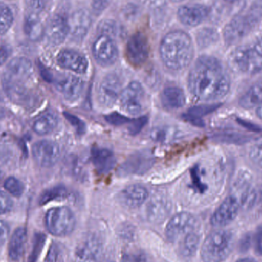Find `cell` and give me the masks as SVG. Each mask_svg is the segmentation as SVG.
Wrapping results in <instances>:
<instances>
[{
  "label": "cell",
  "mask_w": 262,
  "mask_h": 262,
  "mask_svg": "<svg viewBox=\"0 0 262 262\" xmlns=\"http://www.w3.org/2000/svg\"><path fill=\"white\" fill-rule=\"evenodd\" d=\"M191 94L202 101H218L231 89V80L222 63L211 56H202L191 69L188 80Z\"/></svg>",
  "instance_id": "obj_1"
},
{
  "label": "cell",
  "mask_w": 262,
  "mask_h": 262,
  "mask_svg": "<svg viewBox=\"0 0 262 262\" xmlns=\"http://www.w3.org/2000/svg\"><path fill=\"white\" fill-rule=\"evenodd\" d=\"M162 61L171 70L187 67L194 55L192 39L186 32L176 30L169 32L162 40L160 48Z\"/></svg>",
  "instance_id": "obj_2"
},
{
  "label": "cell",
  "mask_w": 262,
  "mask_h": 262,
  "mask_svg": "<svg viewBox=\"0 0 262 262\" xmlns=\"http://www.w3.org/2000/svg\"><path fill=\"white\" fill-rule=\"evenodd\" d=\"M229 66L238 73L256 74L262 70V37L250 46H240L231 52Z\"/></svg>",
  "instance_id": "obj_3"
},
{
  "label": "cell",
  "mask_w": 262,
  "mask_h": 262,
  "mask_svg": "<svg viewBox=\"0 0 262 262\" xmlns=\"http://www.w3.org/2000/svg\"><path fill=\"white\" fill-rule=\"evenodd\" d=\"M233 249V237L226 230L211 232L201 248V258L204 262H223Z\"/></svg>",
  "instance_id": "obj_4"
},
{
  "label": "cell",
  "mask_w": 262,
  "mask_h": 262,
  "mask_svg": "<svg viewBox=\"0 0 262 262\" xmlns=\"http://www.w3.org/2000/svg\"><path fill=\"white\" fill-rule=\"evenodd\" d=\"M76 219L72 211L66 206L52 208L46 215L48 231L55 236L70 235L75 228Z\"/></svg>",
  "instance_id": "obj_5"
},
{
  "label": "cell",
  "mask_w": 262,
  "mask_h": 262,
  "mask_svg": "<svg viewBox=\"0 0 262 262\" xmlns=\"http://www.w3.org/2000/svg\"><path fill=\"white\" fill-rule=\"evenodd\" d=\"M146 92L138 81H132L121 92V108L132 115L141 114L147 106Z\"/></svg>",
  "instance_id": "obj_6"
},
{
  "label": "cell",
  "mask_w": 262,
  "mask_h": 262,
  "mask_svg": "<svg viewBox=\"0 0 262 262\" xmlns=\"http://www.w3.org/2000/svg\"><path fill=\"white\" fill-rule=\"evenodd\" d=\"M196 226V220L192 214L183 212L176 214L169 220L165 229L166 238L176 242L186 234L193 232Z\"/></svg>",
  "instance_id": "obj_7"
},
{
  "label": "cell",
  "mask_w": 262,
  "mask_h": 262,
  "mask_svg": "<svg viewBox=\"0 0 262 262\" xmlns=\"http://www.w3.org/2000/svg\"><path fill=\"white\" fill-rule=\"evenodd\" d=\"M32 156L41 167H51L59 160L61 149L58 143L52 140H40L32 146Z\"/></svg>",
  "instance_id": "obj_8"
},
{
  "label": "cell",
  "mask_w": 262,
  "mask_h": 262,
  "mask_svg": "<svg viewBox=\"0 0 262 262\" xmlns=\"http://www.w3.org/2000/svg\"><path fill=\"white\" fill-rule=\"evenodd\" d=\"M93 55L101 66H109L116 62L118 49L113 38L105 35H100L93 45Z\"/></svg>",
  "instance_id": "obj_9"
},
{
  "label": "cell",
  "mask_w": 262,
  "mask_h": 262,
  "mask_svg": "<svg viewBox=\"0 0 262 262\" xmlns=\"http://www.w3.org/2000/svg\"><path fill=\"white\" fill-rule=\"evenodd\" d=\"M121 78L115 74L107 75L101 81L98 91V101L101 105L110 107L121 96L123 90Z\"/></svg>",
  "instance_id": "obj_10"
},
{
  "label": "cell",
  "mask_w": 262,
  "mask_h": 262,
  "mask_svg": "<svg viewBox=\"0 0 262 262\" xmlns=\"http://www.w3.org/2000/svg\"><path fill=\"white\" fill-rule=\"evenodd\" d=\"M149 46L147 38L141 32L134 34L129 38L126 47V55L132 66L138 67L147 60Z\"/></svg>",
  "instance_id": "obj_11"
},
{
  "label": "cell",
  "mask_w": 262,
  "mask_h": 262,
  "mask_svg": "<svg viewBox=\"0 0 262 262\" xmlns=\"http://www.w3.org/2000/svg\"><path fill=\"white\" fill-rule=\"evenodd\" d=\"M102 251L101 238L95 235H89L77 246L75 260L76 262H98Z\"/></svg>",
  "instance_id": "obj_12"
},
{
  "label": "cell",
  "mask_w": 262,
  "mask_h": 262,
  "mask_svg": "<svg viewBox=\"0 0 262 262\" xmlns=\"http://www.w3.org/2000/svg\"><path fill=\"white\" fill-rule=\"evenodd\" d=\"M154 163V157L149 151H141L130 156L120 168L121 175H142Z\"/></svg>",
  "instance_id": "obj_13"
},
{
  "label": "cell",
  "mask_w": 262,
  "mask_h": 262,
  "mask_svg": "<svg viewBox=\"0 0 262 262\" xmlns=\"http://www.w3.org/2000/svg\"><path fill=\"white\" fill-rule=\"evenodd\" d=\"M239 207V203L235 196H228L211 217V224L218 228L230 224L238 215Z\"/></svg>",
  "instance_id": "obj_14"
},
{
  "label": "cell",
  "mask_w": 262,
  "mask_h": 262,
  "mask_svg": "<svg viewBox=\"0 0 262 262\" xmlns=\"http://www.w3.org/2000/svg\"><path fill=\"white\" fill-rule=\"evenodd\" d=\"M3 86L8 98L16 104L32 106L35 103V97L25 83L16 82L3 78Z\"/></svg>",
  "instance_id": "obj_15"
},
{
  "label": "cell",
  "mask_w": 262,
  "mask_h": 262,
  "mask_svg": "<svg viewBox=\"0 0 262 262\" xmlns=\"http://www.w3.org/2000/svg\"><path fill=\"white\" fill-rule=\"evenodd\" d=\"M172 204L167 197L155 195L146 206V218L150 223L159 224L164 221L170 213Z\"/></svg>",
  "instance_id": "obj_16"
},
{
  "label": "cell",
  "mask_w": 262,
  "mask_h": 262,
  "mask_svg": "<svg viewBox=\"0 0 262 262\" xmlns=\"http://www.w3.org/2000/svg\"><path fill=\"white\" fill-rule=\"evenodd\" d=\"M57 62L62 69L72 71L78 74H84L89 68L87 58L77 51L64 49L57 57Z\"/></svg>",
  "instance_id": "obj_17"
},
{
  "label": "cell",
  "mask_w": 262,
  "mask_h": 262,
  "mask_svg": "<svg viewBox=\"0 0 262 262\" xmlns=\"http://www.w3.org/2000/svg\"><path fill=\"white\" fill-rule=\"evenodd\" d=\"M32 74L33 66L32 62L28 58L19 57L13 58L9 63L3 78L16 82L26 83L31 78Z\"/></svg>",
  "instance_id": "obj_18"
},
{
  "label": "cell",
  "mask_w": 262,
  "mask_h": 262,
  "mask_svg": "<svg viewBox=\"0 0 262 262\" xmlns=\"http://www.w3.org/2000/svg\"><path fill=\"white\" fill-rule=\"evenodd\" d=\"M69 32L67 20L61 15H55L48 21L45 28L44 35L49 44L58 46L64 41Z\"/></svg>",
  "instance_id": "obj_19"
},
{
  "label": "cell",
  "mask_w": 262,
  "mask_h": 262,
  "mask_svg": "<svg viewBox=\"0 0 262 262\" xmlns=\"http://www.w3.org/2000/svg\"><path fill=\"white\" fill-rule=\"evenodd\" d=\"M57 90L69 101L78 99L84 90V83L73 75H64L55 81Z\"/></svg>",
  "instance_id": "obj_20"
},
{
  "label": "cell",
  "mask_w": 262,
  "mask_h": 262,
  "mask_svg": "<svg viewBox=\"0 0 262 262\" xmlns=\"http://www.w3.org/2000/svg\"><path fill=\"white\" fill-rule=\"evenodd\" d=\"M69 32L75 41H81L87 35L92 18L90 13L85 9H79L72 14L69 23Z\"/></svg>",
  "instance_id": "obj_21"
},
{
  "label": "cell",
  "mask_w": 262,
  "mask_h": 262,
  "mask_svg": "<svg viewBox=\"0 0 262 262\" xmlns=\"http://www.w3.org/2000/svg\"><path fill=\"white\" fill-rule=\"evenodd\" d=\"M209 13V9L207 6L195 4L181 6L179 9L177 15L183 24L188 26H196L207 18Z\"/></svg>",
  "instance_id": "obj_22"
},
{
  "label": "cell",
  "mask_w": 262,
  "mask_h": 262,
  "mask_svg": "<svg viewBox=\"0 0 262 262\" xmlns=\"http://www.w3.org/2000/svg\"><path fill=\"white\" fill-rule=\"evenodd\" d=\"M250 29L251 23L247 18L243 16L235 17L225 29V41L227 44H234L248 34Z\"/></svg>",
  "instance_id": "obj_23"
},
{
  "label": "cell",
  "mask_w": 262,
  "mask_h": 262,
  "mask_svg": "<svg viewBox=\"0 0 262 262\" xmlns=\"http://www.w3.org/2000/svg\"><path fill=\"white\" fill-rule=\"evenodd\" d=\"M149 196L147 189L140 185L127 186L121 193V200L127 207L130 209L140 207Z\"/></svg>",
  "instance_id": "obj_24"
},
{
  "label": "cell",
  "mask_w": 262,
  "mask_h": 262,
  "mask_svg": "<svg viewBox=\"0 0 262 262\" xmlns=\"http://www.w3.org/2000/svg\"><path fill=\"white\" fill-rule=\"evenodd\" d=\"M92 160L95 167L100 173L110 172L116 163L113 152L103 148L95 147L92 149Z\"/></svg>",
  "instance_id": "obj_25"
},
{
  "label": "cell",
  "mask_w": 262,
  "mask_h": 262,
  "mask_svg": "<svg viewBox=\"0 0 262 262\" xmlns=\"http://www.w3.org/2000/svg\"><path fill=\"white\" fill-rule=\"evenodd\" d=\"M58 124V118L55 112L48 111L38 115L33 124L32 129L35 134L44 136L51 134Z\"/></svg>",
  "instance_id": "obj_26"
},
{
  "label": "cell",
  "mask_w": 262,
  "mask_h": 262,
  "mask_svg": "<svg viewBox=\"0 0 262 262\" xmlns=\"http://www.w3.org/2000/svg\"><path fill=\"white\" fill-rule=\"evenodd\" d=\"M26 239H27V232L25 228L20 227L15 229L9 244V255L11 260L13 261H18L23 258L25 247H26Z\"/></svg>",
  "instance_id": "obj_27"
},
{
  "label": "cell",
  "mask_w": 262,
  "mask_h": 262,
  "mask_svg": "<svg viewBox=\"0 0 262 262\" xmlns=\"http://www.w3.org/2000/svg\"><path fill=\"white\" fill-rule=\"evenodd\" d=\"M161 101L165 107L169 110H175L185 105L186 96L180 88L168 87L162 93Z\"/></svg>",
  "instance_id": "obj_28"
},
{
  "label": "cell",
  "mask_w": 262,
  "mask_h": 262,
  "mask_svg": "<svg viewBox=\"0 0 262 262\" xmlns=\"http://www.w3.org/2000/svg\"><path fill=\"white\" fill-rule=\"evenodd\" d=\"M24 31L26 35L32 41H37L41 39L44 35L45 28L37 14L31 12L26 16L24 23Z\"/></svg>",
  "instance_id": "obj_29"
},
{
  "label": "cell",
  "mask_w": 262,
  "mask_h": 262,
  "mask_svg": "<svg viewBox=\"0 0 262 262\" xmlns=\"http://www.w3.org/2000/svg\"><path fill=\"white\" fill-rule=\"evenodd\" d=\"M240 105L243 108L249 109L258 107L262 104V82L254 84L242 97Z\"/></svg>",
  "instance_id": "obj_30"
},
{
  "label": "cell",
  "mask_w": 262,
  "mask_h": 262,
  "mask_svg": "<svg viewBox=\"0 0 262 262\" xmlns=\"http://www.w3.org/2000/svg\"><path fill=\"white\" fill-rule=\"evenodd\" d=\"M200 244V236L195 232H191L186 234L180 246V252L183 257H192L198 249Z\"/></svg>",
  "instance_id": "obj_31"
},
{
  "label": "cell",
  "mask_w": 262,
  "mask_h": 262,
  "mask_svg": "<svg viewBox=\"0 0 262 262\" xmlns=\"http://www.w3.org/2000/svg\"><path fill=\"white\" fill-rule=\"evenodd\" d=\"M180 132L173 127H160L154 129L150 137L154 141L159 143H169L179 137Z\"/></svg>",
  "instance_id": "obj_32"
},
{
  "label": "cell",
  "mask_w": 262,
  "mask_h": 262,
  "mask_svg": "<svg viewBox=\"0 0 262 262\" xmlns=\"http://www.w3.org/2000/svg\"><path fill=\"white\" fill-rule=\"evenodd\" d=\"M68 195V191L64 186H58L51 188L48 190L45 191L40 197L39 203L45 205L53 200H59V199L66 198Z\"/></svg>",
  "instance_id": "obj_33"
},
{
  "label": "cell",
  "mask_w": 262,
  "mask_h": 262,
  "mask_svg": "<svg viewBox=\"0 0 262 262\" xmlns=\"http://www.w3.org/2000/svg\"><path fill=\"white\" fill-rule=\"evenodd\" d=\"M13 23V15L11 9L0 2V35L9 31Z\"/></svg>",
  "instance_id": "obj_34"
},
{
  "label": "cell",
  "mask_w": 262,
  "mask_h": 262,
  "mask_svg": "<svg viewBox=\"0 0 262 262\" xmlns=\"http://www.w3.org/2000/svg\"><path fill=\"white\" fill-rule=\"evenodd\" d=\"M98 31L101 35H105L113 38L121 35V29L119 25L113 20H104L100 23Z\"/></svg>",
  "instance_id": "obj_35"
},
{
  "label": "cell",
  "mask_w": 262,
  "mask_h": 262,
  "mask_svg": "<svg viewBox=\"0 0 262 262\" xmlns=\"http://www.w3.org/2000/svg\"><path fill=\"white\" fill-rule=\"evenodd\" d=\"M218 39V33L215 29H203L197 35V41L200 47H207L215 43Z\"/></svg>",
  "instance_id": "obj_36"
},
{
  "label": "cell",
  "mask_w": 262,
  "mask_h": 262,
  "mask_svg": "<svg viewBox=\"0 0 262 262\" xmlns=\"http://www.w3.org/2000/svg\"><path fill=\"white\" fill-rule=\"evenodd\" d=\"M121 262H150L146 252L137 249L126 250L121 255Z\"/></svg>",
  "instance_id": "obj_37"
},
{
  "label": "cell",
  "mask_w": 262,
  "mask_h": 262,
  "mask_svg": "<svg viewBox=\"0 0 262 262\" xmlns=\"http://www.w3.org/2000/svg\"><path fill=\"white\" fill-rule=\"evenodd\" d=\"M46 235L44 234L36 233L34 236L32 243V252L29 255V262H36L41 254V250L46 243Z\"/></svg>",
  "instance_id": "obj_38"
},
{
  "label": "cell",
  "mask_w": 262,
  "mask_h": 262,
  "mask_svg": "<svg viewBox=\"0 0 262 262\" xmlns=\"http://www.w3.org/2000/svg\"><path fill=\"white\" fill-rule=\"evenodd\" d=\"M4 187L9 193L15 197L21 196L25 190L23 183L19 180L13 177L6 179L4 183Z\"/></svg>",
  "instance_id": "obj_39"
},
{
  "label": "cell",
  "mask_w": 262,
  "mask_h": 262,
  "mask_svg": "<svg viewBox=\"0 0 262 262\" xmlns=\"http://www.w3.org/2000/svg\"><path fill=\"white\" fill-rule=\"evenodd\" d=\"M249 157L256 166L262 168V137L251 146Z\"/></svg>",
  "instance_id": "obj_40"
},
{
  "label": "cell",
  "mask_w": 262,
  "mask_h": 262,
  "mask_svg": "<svg viewBox=\"0 0 262 262\" xmlns=\"http://www.w3.org/2000/svg\"><path fill=\"white\" fill-rule=\"evenodd\" d=\"M45 262H64V254L58 244L53 243L51 246Z\"/></svg>",
  "instance_id": "obj_41"
},
{
  "label": "cell",
  "mask_w": 262,
  "mask_h": 262,
  "mask_svg": "<svg viewBox=\"0 0 262 262\" xmlns=\"http://www.w3.org/2000/svg\"><path fill=\"white\" fill-rule=\"evenodd\" d=\"M47 3L48 0H26V3L31 12L37 15L46 9Z\"/></svg>",
  "instance_id": "obj_42"
},
{
  "label": "cell",
  "mask_w": 262,
  "mask_h": 262,
  "mask_svg": "<svg viewBox=\"0 0 262 262\" xmlns=\"http://www.w3.org/2000/svg\"><path fill=\"white\" fill-rule=\"evenodd\" d=\"M106 121L109 123V124H113V125L118 126L122 125V124H127V123L130 122V119L127 118V117L124 116V115H121V114L113 113L111 115L106 116Z\"/></svg>",
  "instance_id": "obj_43"
},
{
  "label": "cell",
  "mask_w": 262,
  "mask_h": 262,
  "mask_svg": "<svg viewBox=\"0 0 262 262\" xmlns=\"http://www.w3.org/2000/svg\"><path fill=\"white\" fill-rule=\"evenodd\" d=\"M12 208V201L10 197L0 191V215L9 212Z\"/></svg>",
  "instance_id": "obj_44"
},
{
  "label": "cell",
  "mask_w": 262,
  "mask_h": 262,
  "mask_svg": "<svg viewBox=\"0 0 262 262\" xmlns=\"http://www.w3.org/2000/svg\"><path fill=\"white\" fill-rule=\"evenodd\" d=\"M64 115H66L68 121L75 127V129H76V130L78 131V133L82 134V133L84 132L85 126H84V124L83 123L82 121H81V120L77 118V117L71 115V114L66 113Z\"/></svg>",
  "instance_id": "obj_45"
},
{
  "label": "cell",
  "mask_w": 262,
  "mask_h": 262,
  "mask_svg": "<svg viewBox=\"0 0 262 262\" xmlns=\"http://www.w3.org/2000/svg\"><path fill=\"white\" fill-rule=\"evenodd\" d=\"M12 49L9 45L0 43V66L4 64L12 54Z\"/></svg>",
  "instance_id": "obj_46"
},
{
  "label": "cell",
  "mask_w": 262,
  "mask_h": 262,
  "mask_svg": "<svg viewBox=\"0 0 262 262\" xmlns=\"http://www.w3.org/2000/svg\"><path fill=\"white\" fill-rule=\"evenodd\" d=\"M255 249L258 255L262 256V225L258 226L255 234Z\"/></svg>",
  "instance_id": "obj_47"
},
{
  "label": "cell",
  "mask_w": 262,
  "mask_h": 262,
  "mask_svg": "<svg viewBox=\"0 0 262 262\" xmlns=\"http://www.w3.org/2000/svg\"><path fill=\"white\" fill-rule=\"evenodd\" d=\"M110 0H92V9L96 13H101L108 6Z\"/></svg>",
  "instance_id": "obj_48"
},
{
  "label": "cell",
  "mask_w": 262,
  "mask_h": 262,
  "mask_svg": "<svg viewBox=\"0 0 262 262\" xmlns=\"http://www.w3.org/2000/svg\"><path fill=\"white\" fill-rule=\"evenodd\" d=\"M146 121H147V118H143V117L134 121L130 127V134H135L140 132V130L144 127Z\"/></svg>",
  "instance_id": "obj_49"
},
{
  "label": "cell",
  "mask_w": 262,
  "mask_h": 262,
  "mask_svg": "<svg viewBox=\"0 0 262 262\" xmlns=\"http://www.w3.org/2000/svg\"><path fill=\"white\" fill-rule=\"evenodd\" d=\"M9 235V228L5 222L0 220V247L6 243Z\"/></svg>",
  "instance_id": "obj_50"
},
{
  "label": "cell",
  "mask_w": 262,
  "mask_h": 262,
  "mask_svg": "<svg viewBox=\"0 0 262 262\" xmlns=\"http://www.w3.org/2000/svg\"><path fill=\"white\" fill-rule=\"evenodd\" d=\"M256 114L257 115H258V118L262 120V104L258 106V108H257Z\"/></svg>",
  "instance_id": "obj_51"
},
{
  "label": "cell",
  "mask_w": 262,
  "mask_h": 262,
  "mask_svg": "<svg viewBox=\"0 0 262 262\" xmlns=\"http://www.w3.org/2000/svg\"><path fill=\"white\" fill-rule=\"evenodd\" d=\"M237 262H257L252 258H243V259L238 260Z\"/></svg>",
  "instance_id": "obj_52"
},
{
  "label": "cell",
  "mask_w": 262,
  "mask_h": 262,
  "mask_svg": "<svg viewBox=\"0 0 262 262\" xmlns=\"http://www.w3.org/2000/svg\"><path fill=\"white\" fill-rule=\"evenodd\" d=\"M3 169H2L1 166H0V179H1L2 177H3Z\"/></svg>",
  "instance_id": "obj_53"
},
{
  "label": "cell",
  "mask_w": 262,
  "mask_h": 262,
  "mask_svg": "<svg viewBox=\"0 0 262 262\" xmlns=\"http://www.w3.org/2000/svg\"><path fill=\"white\" fill-rule=\"evenodd\" d=\"M3 96H2L1 92H0V102H2L3 101Z\"/></svg>",
  "instance_id": "obj_54"
},
{
  "label": "cell",
  "mask_w": 262,
  "mask_h": 262,
  "mask_svg": "<svg viewBox=\"0 0 262 262\" xmlns=\"http://www.w3.org/2000/svg\"><path fill=\"white\" fill-rule=\"evenodd\" d=\"M226 1L231 2V3H232V2H235L237 1V0H226Z\"/></svg>",
  "instance_id": "obj_55"
}]
</instances>
